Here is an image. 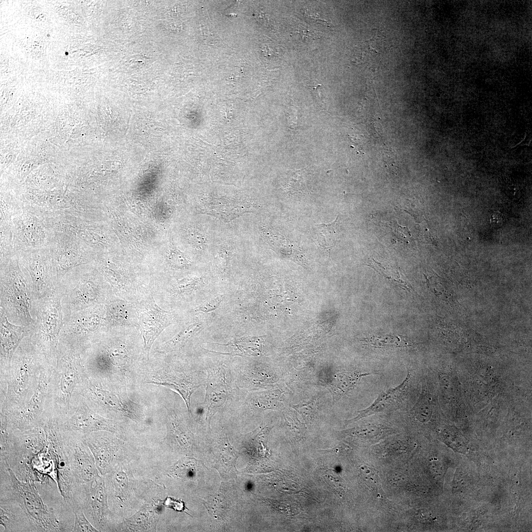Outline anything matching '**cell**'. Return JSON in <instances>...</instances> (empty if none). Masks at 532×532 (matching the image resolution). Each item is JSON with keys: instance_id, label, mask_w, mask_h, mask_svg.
Listing matches in <instances>:
<instances>
[{"instance_id": "cell-14", "label": "cell", "mask_w": 532, "mask_h": 532, "mask_svg": "<svg viewBox=\"0 0 532 532\" xmlns=\"http://www.w3.org/2000/svg\"><path fill=\"white\" fill-rule=\"evenodd\" d=\"M56 420L62 432L83 438L98 431H116L113 420L93 410L82 398L75 408Z\"/></svg>"}, {"instance_id": "cell-26", "label": "cell", "mask_w": 532, "mask_h": 532, "mask_svg": "<svg viewBox=\"0 0 532 532\" xmlns=\"http://www.w3.org/2000/svg\"><path fill=\"white\" fill-rule=\"evenodd\" d=\"M315 230L319 245L330 255L340 236V223L338 217L330 223L316 225Z\"/></svg>"}, {"instance_id": "cell-23", "label": "cell", "mask_w": 532, "mask_h": 532, "mask_svg": "<svg viewBox=\"0 0 532 532\" xmlns=\"http://www.w3.org/2000/svg\"><path fill=\"white\" fill-rule=\"evenodd\" d=\"M83 438L95 456L98 468L102 474H105L110 468L113 458V442L108 437L94 432Z\"/></svg>"}, {"instance_id": "cell-24", "label": "cell", "mask_w": 532, "mask_h": 532, "mask_svg": "<svg viewBox=\"0 0 532 532\" xmlns=\"http://www.w3.org/2000/svg\"><path fill=\"white\" fill-rule=\"evenodd\" d=\"M25 207L21 196L9 193H1L0 232H11L13 218L20 213Z\"/></svg>"}, {"instance_id": "cell-39", "label": "cell", "mask_w": 532, "mask_h": 532, "mask_svg": "<svg viewBox=\"0 0 532 532\" xmlns=\"http://www.w3.org/2000/svg\"><path fill=\"white\" fill-rule=\"evenodd\" d=\"M223 299V296H219L196 308L197 311L208 312L215 310L220 305Z\"/></svg>"}, {"instance_id": "cell-13", "label": "cell", "mask_w": 532, "mask_h": 532, "mask_svg": "<svg viewBox=\"0 0 532 532\" xmlns=\"http://www.w3.org/2000/svg\"><path fill=\"white\" fill-rule=\"evenodd\" d=\"M48 248L59 282L71 269L90 263L96 258L95 253L87 245L62 232H54Z\"/></svg>"}, {"instance_id": "cell-40", "label": "cell", "mask_w": 532, "mask_h": 532, "mask_svg": "<svg viewBox=\"0 0 532 532\" xmlns=\"http://www.w3.org/2000/svg\"><path fill=\"white\" fill-rule=\"evenodd\" d=\"M187 236L189 242L194 246L200 248L205 243V239L200 233L195 231H188Z\"/></svg>"}, {"instance_id": "cell-11", "label": "cell", "mask_w": 532, "mask_h": 532, "mask_svg": "<svg viewBox=\"0 0 532 532\" xmlns=\"http://www.w3.org/2000/svg\"><path fill=\"white\" fill-rule=\"evenodd\" d=\"M12 252L49 247L54 231L39 215L25 206L12 221Z\"/></svg>"}, {"instance_id": "cell-38", "label": "cell", "mask_w": 532, "mask_h": 532, "mask_svg": "<svg viewBox=\"0 0 532 532\" xmlns=\"http://www.w3.org/2000/svg\"><path fill=\"white\" fill-rule=\"evenodd\" d=\"M387 478L391 485L396 487L402 486L406 483L404 475L397 471H389L387 474Z\"/></svg>"}, {"instance_id": "cell-36", "label": "cell", "mask_w": 532, "mask_h": 532, "mask_svg": "<svg viewBox=\"0 0 532 532\" xmlns=\"http://www.w3.org/2000/svg\"><path fill=\"white\" fill-rule=\"evenodd\" d=\"M293 406V407L304 417L312 418L317 412L319 405L316 399H313Z\"/></svg>"}, {"instance_id": "cell-7", "label": "cell", "mask_w": 532, "mask_h": 532, "mask_svg": "<svg viewBox=\"0 0 532 532\" xmlns=\"http://www.w3.org/2000/svg\"><path fill=\"white\" fill-rule=\"evenodd\" d=\"M108 330L105 304L92 306L64 317L59 342L83 352Z\"/></svg>"}, {"instance_id": "cell-25", "label": "cell", "mask_w": 532, "mask_h": 532, "mask_svg": "<svg viewBox=\"0 0 532 532\" xmlns=\"http://www.w3.org/2000/svg\"><path fill=\"white\" fill-rule=\"evenodd\" d=\"M372 374V373L355 370L336 372L332 377L330 386L334 398L339 399L354 388L362 378Z\"/></svg>"}, {"instance_id": "cell-9", "label": "cell", "mask_w": 532, "mask_h": 532, "mask_svg": "<svg viewBox=\"0 0 532 532\" xmlns=\"http://www.w3.org/2000/svg\"><path fill=\"white\" fill-rule=\"evenodd\" d=\"M17 254L30 276L35 302L53 295L59 281L49 248L22 251Z\"/></svg>"}, {"instance_id": "cell-42", "label": "cell", "mask_w": 532, "mask_h": 532, "mask_svg": "<svg viewBox=\"0 0 532 532\" xmlns=\"http://www.w3.org/2000/svg\"><path fill=\"white\" fill-rule=\"evenodd\" d=\"M490 223L494 227H500L503 223L502 215L499 212H494L491 215Z\"/></svg>"}, {"instance_id": "cell-18", "label": "cell", "mask_w": 532, "mask_h": 532, "mask_svg": "<svg viewBox=\"0 0 532 532\" xmlns=\"http://www.w3.org/2000/svg\"><path fill=\"white\" fill-rule=\"evenodd\" d=\"M31 328L17 325L8 319L3 309L0 308V385L5 382L12 356Z\"/></svg>"}, {"instance_id": "cell-29", "label": "cell", "mask_w": 532, "mask_h": 532, "mask_svg": "<svg viewBox=\"0 0 532 532\" xmlns=\"http://www.w3.org/2000/svg\"><path fill=\"white\" fill-rule=\"evenodd\" d=\"M365 340L370 346L379 348H403L411 345L403 336L392 334L373 335Z\"/></svg>"}, {"instance_id": "cell-28", "label": "cell", "mask_w": 532, "mask_h": 532, "mask_svg": "<svg viewBox=\"0 0 532 532\" xmlns=\"http://www.w3.org/2000/svg\"><path fill=\"white\" fill-rule=\"evenodd\" d=\"M200 328V324L195 323L184 327L179 332L161 345L158 352L160 353H166L179 348L186 342L192 337Z\"/></svg>"}, {"instance_id": "cell-5", "label": "cell", "mask_w": 532, "mask_h": 532, "mask_svg": "<svg viewBox=\"0 0 532 532\" xmlns=\"http://www.w3.org/2000/svg\"><path fill=\"white\" fill-rule=\"evenodd\" d=\"M34 302L30 276L18 255L0 257V307L8 320L31 329Z\"/></svg>"}, {"instance_id": "cell-41", "label": "cell", "mask_w": 532, "mask_h": 532, "mask_svg": "<svg viewBox=\"0 0 532 532\" xmlns=\"http://www.w3.org/2000/svg\"><path fill=\"white\" fill-rule=\"evenodd\" d=\"M167 507L172 508L176 511H182L185 509L184 503L180 500L174 499L171 498H168L165 502Z\"/></svg>"}, {"instance_id": "cell-19", "label": "cell", "mask_w": 532, "mask_h": 532, "mask_svg": "<svg viewBox=\"0 0 532 532\" xmlns=\"http://www.w3.org/2000/svg\"><path fill=\"white\" fill-rule=\"evenodd\" d=\"M410 377L411 374L408 371L401 383L394 388H389L380 393L368 407L358 411V415L353 419L347 420L346 424L351 423L374 414L396 410L404 398Z\"/></svg>"}, {"instance_id": "cell-35", "label": "cell", "mask_w": 532, "mask_h": 532, "mask_svg": "<svg viewBox=\"0 0 532 532\" xmlns=\"http://www.w3.org/2000/svg\"><path fill=\"white\" fill-rule=\"evenodd\" d=\"M195 467L196 462L194 460L184 459L176 464L171 474L181 478L189 477L193 474Z\"/></svg>"}, {"instance_id": "cell-33", "label": "cell", "mask_w": 532, "mask_h": 532, "mask_svg": "<svg viewBox=\"0 0 532 532\" xmlns=\"http://www.w3.org/2000/svg\"><path fill=\"white\" fill-rule=\"evenodd\" d=\"M74 515V522L72 532H98L87 520L81 506H78L72 510Z\"/></svg>"}, {"instance_id": "cell-17", "label": "cell", "mask_w": 532, "mask_h": 532, "mask_svg": "<svg viewBox=\"0 0 532 532\" xmlns=\"http://www.w3.org/2000/svg\"><path fill=\"white\" fill-rule=\"evenodd\" d=\"M82 399L92 402L104 410L118 412L133 419L139 418V407L128 398L104 388L99 382L87 377L81 393Z\"/></svg>"}, {"instance_id": "cell-22", "label": "cell", "mask_w": 532, "mask_h": 532, "mask_svg": "<svg viewBox=\"0 0 532 532\" xmlns=\"http://www.w3.org/2000/svg\"><path fill=\"white\" fill-rule=\"evenodd\" d=\"M150 380L148 383L164 386L179 394L184 399L188 412L192 414L191 397L199 386L191 378L185 374L169 373L153 376Z\"/></svg>"}, {"instance_id": "cell-43", "label": "cell", "mask_w": 532, "mask_h": 532, "mask_svg": "<svg viewBox=\"0 0 532 532\" xmlns=\"http://www.w3.org/2000/svg\"><path fill=\"white\" fill-rule=\"evenodd\" d=\"M415 517L420 521L424 522L431 521L432 519V514L427 510L423 509L417 510L415 513Z\"/></svg>"}, {"instance_id": "cell-37", "label": "cell", "mask_w": 532, "mask_h": 532, "mask_svg": "<svg viewBox=\"0 0 532 532\" xmlns=\"http://www.w3.org/2000/svg\"><path fill=\"white\" fill-rule=\"evenodd\" d=\"M360 472L363 479L370 486H378V478L374 469L369 466L362 465L360 466Z\"/></svg>"}, {"instance_id": "cell-2", "label": "cell", "mask_w": 532, "mask_h": 532, "mask_svg": "<svg viewBox=\"0 0 532 532\" xmlns=\"http://www.w3.org/2000/svg\"><path fill=\"white\" fill-rule=\"evenodd\" d=\"M47 364L29 332L15 350L5 382L0 386V413L20 409L28 402L38 385L40 370Z\"/></svg>"}, {"instance_id": "cell-6", "label": "cell", "mask_w": 532, "mask_h": 532, "mask_svg": "<svg viewBox=\"0 0 532 532\" xmlns=\"http://www.w3.org/2000/svg\"><path fill=\"white\" fill-rule=\"evenodd\" d=\"M32 316L34 324L30 331L33 340L39 348L47 362L55 366L64 313L59 291L51 296L35 301Z\"/></svg>"}, {"instance_id": "cell-20", "label": "cell", "mask_w": 532, "mask_h": 532, "mask_svg": "<svg viewBox=\"0 0 532 532\" xmlns=\"http://www.w3.org/2000/svg\"><path fill=\"white\" fill-rule=\"evenodd\" d=\"M224 371L220 369L212 370L208 376L202 404L206 410V420L208 424L213 416L228 401L230 391Z\"/></svg>"}, {"instance_id": "cell-12", "label": "cell", "mask_w": 532, "mask_h": 532, "mask_svg": "<svg viewBox=\"0 0 532 532\" xmlns=\"http://www.w3.org/2000/svg\"><path fill=\"white\" fill-rule=\"evenodd\" d=\"M149 291L132 302L137 313L140 334L143 340V355L147 359L155 339L174 320L171 312L163 310L156 303L153 292Z\"/></svg>"}, {"instance_id": "cell-3", "label": "cell", "mask_w": 532, "mask_h": 532, "mask_svg": "<svg viewBox=\"0 0 532 532\" xmlns=\"http://www.w3.org/2000/svg\"><path fill=\"white\" fill-rule=\"evenodd\" d=\"M0 501L12 507L31 532L67 531L52 508L46 505L31 479L20 480L8 466H0Z\"/></svg>"}, {"instance_id": "cell-15", "label": "cell", "mask_w": 532, "mask_h": 532, "mask_svg": "<svg viewBox=\"0 0 532 532\" xmlns=\"http://www.w3.org/2000/svg\"><path fill=\"white\" fill-rule=\"evenodd\" d=\"M48 227L54 232L69 234L90 248L103 249L109 246L104 231L99 226L92 225L87 219L71 215H57L43 218Z\"/></svg>"}, {"instance_id": "cell-8", "label": "cell", "mask_w": 532, "mask_h": 532, "mask_svg": "<svg viewBox=\"0 0 532 532\" xmlns=\"http://www.w3.org/2000/svg\"><path fill=\"white\" fill-rule=\"evenodd\" d=\"M21 197L25 206L42 218L66 215L87 219L90 213V204L85 200L66 191H29Z\"/></svg>"}, {"instance_id": "cell-1", "label": "cell", "mask_w": 532, "mask_h": 532, "mask_svg": "<svg viewBox=\"0 0 532 532\" xmlns=\"http://www.w3.org/2000/svg\"><path fill=\"white\" fill-rule=\"evenodd\" d=\"M82 351L59 342L56 364L50 376L44 413L59 418L76 407L88 377L81 363Z\"/></svg>"}, {"instance_id": "cell-16", "label": "cell", "mask_w": 532, "mask_h": 532, "mask_svg": "<svg viewBox=\"0 0 532 532\" xmlns=\"http://www.w3.org/2000/svg\"><path fill=\"white\" fill-rule=\"evenodd\" d=\"M60 432L72 475L81 490L99 476L84 438Z\"/></svg>"}, {"instance_id": "cell-30", "label": "cell", "mask_w": 532, "mask_h": 532, "mask_svg": "<svg viewBox=\"0 0 532 532\" xmlns=\"http://www.w3.org/2000/svg\"><path fill=\"white\" fill-rule=\"evenodd\" d=\"M411 412L418 421L421 423L427 422L431 419L433 412L431 400L425 394H421Z\"/></svg>"}, {"instance_id": "cell-34", "label": "cell", "mask_w": 532, "mask_h": 532, "mask_svg": "<svg viewBox=\"0 0 532 532\" xmlns=\"http://www.w3.org/2000/svg\"><path fill=\"white\" fill-rule=\"evenodd\" d=\"M167 260L172 267L178 269L187 268L191 265V262L186 258L185 256L173 246L170 250Z\"/></svg>"}, {"instance_id": "cell-4", "label": "cell", "mask_w": 532, "mask_h": 532, "mask_svg": "<svg viewBox=\"0 0 532 532\" xmlns=\"http://www.w3.org/2000/svg\"><path fill=\"white\" fill-rule=\"evenodd\" d=\"M64 317L117 299L96 264L74 267L59 282Z\"/></svg>"}, {"instance_id": "cell-31", "label": "cell", "mask_w": 532, "mask_h": 532, "mask_svg": "<svg viewBox=\"0 0 532 532\" xmlns=\"http://www.w3.org/2000/svg\"><path fill=\"white\" fill-rule=\"evenodd\" d=\"M382 433L381 428L373 424L363 425L347 431V433L350 436L365 439L376 438Z\"/></svg>"}, {"instance_id": "cell-21", "label": "cell", "mask_w": 532, "mask_h": 532, "mask_svg": "<svg viewBox=\"0 0 532 532\" xmlns=\"http://www.w3.org/2000/svg\"><path fill=\"white\" fill-rule=\"evenodd\" d=\"M105 307L106 322L109 330L138 326L137 313L133 303L116 299L105 303Z\"/></svg>"}, {"instance_id": "cell-32", "label": "cell", "mask_w": 532, "mask_h": 532, "mask_svg": "<svg viewBox=\"0 0 532 532\" xmlns=\"http://www.w3.org/2000/svg\"><path fill=\"white\" fill-rule=\"evenodd\" d=\"M199 283L197 278H185L178 281L172 287L166 290L171 295L188 294L196 289Z\"/></svg>"}, {"instance_id": "cell-27", "label": "cell", "mask_w": 532, "mask_h": 532, "mask_svg": "<svg viewBox=\"0 0 532 532\" xmlns=\"http://www.w3.org/2000/svg\"><path fill=\"white\" fill-rule=\"evenodd\" d=\"M251 395V406L258 411L276 409L282 403V393L279 390L257 392Z\"/></svg>"}, {"instance_id": "cell-10", "label": "cell", "mask_w": 532, "mask_h": 532, "mask_svg": "<svg viewBox=\"0 0 532 532\" xmlns=\"http://www.w3.org/2000/svg\"><path fill=\"white\" fill-rule=\"evenodd\" d=\"M55 366L47 364L41 369L38 385L31 398L22 408L6 413H0L10 431H24L42 425L44 403L48 384Z\"/></svg>"}]
</instances>
